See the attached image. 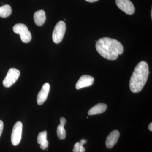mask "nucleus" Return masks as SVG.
<instances>
[{
	"instance_id": "f257e3e1",
	"label": "nucleus",
	"mask_w": 152,
	"mask_h": 152,
	"mask_svg": "<svg viewBox=\"0 0 152 152\" xmlns=\"http://www.w3.org/2000/svg\"><path fill=\"white\" fill-rule=\"evenodd\" d=\"M96 48L101 56L109 60H115L124 52L123 45L119 41L109 37L99 39L96 42Z\"/></svg>"
},
{
	"instance_id": "f03ea898",
	"label": "nucleus",
	"mask_w": 152,
	"mask_h": 152,
	"mask_svg": "<svg viewBox=\"0 0 152 152\" xmlns=\"http://www.w3.org/2000/svg\"><path fill=\"white\" fill-rule=\"evenodd\" d=\"M149 73L146 62L142 61L137 65L130 80V89L133 93L141 91L146 83Z\"/></svg>"
},
{
	"instance_id": "7ed1b4c3",
	"label": "nucleus",
	"mask_w": 152,
	"mask_h": 152,
	"mask_svg": "<svg viewBox=\"0 0 152 152\" xmlns=\"http://www.w3.org/2000/svg\"><path fill=\"white\" fill-rule=\"evenodd\" d=\"M14 32L19 34L23 42L27 43L29 42L32 39L31 34L28 29L27 27L22 23L17 24L13 28Z\"/></svg>"
},
{
	"instance_id": "20e7f679",
	"label": "nucleus",
	"mask_w": 152,
	"mask_h": 152,
	"mask_svg": "<svg viewBox=\"0 0 152 152\" xmlns=\"http://www.w3.org/2000/svg\"><path fill=\"white\" fill-rule=\"evenodd\" d=\"M66 30L65 23L63 21L58 22L55 26L53 33V40L54 42L58 44L62 40Z\"/></svg>"
},
{
	"instance_id": "39448f33",
	"label": "nucleus",
	"mask_w": 152,
	"mask_h": 152,
	"mask_svg": "<svg viewBox=\"0 0 152 152\" xmlns=\"http://www.w3.org/2000/svg\"><path fill=\"white\" fill-rule=\"evenodd\" d=\"M20 75V72L15 68H11L8 72L3 84L6 88H10L17 81Z\"/></svg>"
},
{
	"instance_id": "423d86ee",
	"label": "nucleus",
	"mask_w": 152,
	"mask_h": 152,
	"mask_svg": "<svg viewBox=\"0 0 152 152\" xmlns=\"http://www.w3.org/2000/svg\"><path fill=\"white\" fill-rule=\"evenodd\" d=\"M23 124L20 121L17 122L13 128L11 135V142L14 146L18 145L22 138Z\"/></svg>"
},
{
	"instance_id": "0eeeda50",
	"label": "nucleus",
	"mask_w": 152,
	"mask_h": 152,
	"mask_svg": "<svg viewBox=\"0 0 152 152\" xmlns=\"http://www.w3.org/2000/svg\"><path fill=\"white\" fill-rule=\"evenodd\" d=\"M118 7L127 15H132L134 13V7L130 0H115Z\"/></svg>"
},
{
	"instance_id": "6e6552de",
	"label": "nucleus",
	"mask_w": 152,
	"mask_h": 152,
	"mask_svg": "<svg viewBox=\"0 0 152 152\" xmlns=\"http://www.w3.org/2000/svg\"><path fill=\"white\" fill-rule=\"evenodd\" d=\"M94 79L92 76L83 75L80 77L76 84V88L79 90L86 87H89L93 84Z\"/></svg>"
},
{
	"instance_id": "1a4fd4ad",
	"label": "nucleus",
	"mask_w": 152,
	"mask_h": 152,
	"mask_svg": "<svg viewBox=\"0 0 152 152\" xmlns=\"http://www.w3.org/2000/svg\"><path fill=\"white\" fill-rule=\"evenodd\" d=\"M50 90V85L48 83H45L43 86L41 91L38 94L37 102L41 105L46 101Z\"/></svg>"
},
{
	"instance_id": "9d476101",
	"label": "nucleus",
	"mask_w": 152,
	"mask_h": 152,
	"mask_svg": "<svg viewBox=\"0 0 152 152\" xmlns=\"http://www.w3.org/2000/svg\"><path fill=\"white\" fill-rule=\"evenodd\" d=\"M120 137V133L118 130L112 131L107 137L106 140V146L108 148L110 149L117 143Z\"/></svg>"
},
{
	"instance_id": "9b49d317",
	"label": "nucleus",
	"mask_w": 152,
	"mask_h": 152,
	"mask_svg": "<svg viewBox=\"0 0 152 152\" xmlns=\"http://www.w3.org/2000/svg\"><path fill=\"white\" fill-rule=\"evenodd\" d=\"M34 21L37 26H41L44 24L46 20L45 12L43 10L37 11L34 14Z\"/></svg>"
},
{
	"instance_id": "f8f14e48",
	"label": "nucleus",
	"mask_w": 152,
	"mask_h": 152,
	"mask_svg": "<svg viewBox=\"0 0 152 152\" xmlns=\"http://www.w3.org/2000/svg\"><path fill=\"white\" fill-rule=\"evenodd\" d=\"M107 106L105 104L99 103L90 109L88 112V114L89 115H97L102 113L107 110Z\"/></svg>"
},
{
	"instance_id": "ddd939ff",
	"label": "nucleus",
	"mask_w": 152,
	"mask_h": 152,
	"mask_svg": "<svg viewBox=\"0 0 152 152\" xmlns=\"http://www.w3.org/2000/svg\"><path fill=\"white\" fill-rule=\"evenodd\" d=\"M47 132L46 131L39 133L37 139L38 143L40 145V148L42 150H45L49 145L48 141L47 140Z\"/></svg>"
},
{
	"instance_id": "4468645a",
	"label": "nucleus",
	"mask_w": 152,
	"mask_h": 152,
	"mask_svg": "<svg viewBox=\"0 0 152 152\" xmlns=\"http://www.w3.org/2000/svg\"><path fill=\"white\" fill-rule=\"evenodd\" d=\"M61 124L57 127V133L58 137L60 140H64L66 137V132L64 129V126L66 123L65 118L64 117L60 119Z\"/></svg>"
},
{
	"instance_id": "2eb2a0df",
	"label": "nucleus",
	"mask_w": 152,
	"mask_h": 152,
	"mask_svg": "<svg viewBox=\"0 0 152 152\" xmlns=\"http://www.w3.org/2000/svg\"><path fill=\"white\" fill-rule=\"evenodd\" d=\"M12 8L9 5L6 4L0 7V17L6 18L12 13Z\"/></svg>"
},
{
	"instance_id": "dca6fc26",
	"label": "nucleus",
	"mask_w": 152,
	"mask_h": 152,
	"mask_svg": "<svg viewBox=\"0 0 152 152\" xmlns=\"http://www.w3.org/2000/svg\"><path fill=\"white\" fill-rule=\"evenodd\" d=\"M83 145L81 142H77L74 145V148L73 149V152H84L86 149L83 146Z\"/></svg>"
},
{
	"instance_id": "f3484780",
	"label": "nucleus",
	"mask_w": 152,
	"mask_h": 152,
	"mask_svg": "<svg viewBox=\"0 0 152 152\" xmlns=\"http://www.w3.org/2000/svg\"><path fill=\"white\" fill-rule=\"evenodd\" d=\"M3 129H4V123L1 120H0V137L2 133Z\"/></svg>"
},
{
	"instance_id": "a211bd4d",
	"label": "nucleus",
	"mask_w": 152,
	"mask_h": 152,
	"mask_svg": "<svg viewBox=\"0 0 152 152\" xmlns=\"http://www.w3.org/2000/svg\"><path fill=\"white\" fill-rule=\"evenodd\" d=\"M148 129H149L150 131H151V132L152 131V123H151V124H150L148 126Z\"/></svg>"
},
{
	"instance_id": "6ab92c4d",
	"label": "nucleus",
	"mask_w": 152,
	"mask_h": 152,
	"mask_svg": "<svg viewBox=\"0 0 152 152\" xmlns=\"http://www.w3.org/2000/svg\"><path fill=\"white\" fill-rule=\"evenodd\" d=\"M86 1L87 2H88L93 3L97 1L98 0H86Z\"/></svg>"
}]
</instances>
